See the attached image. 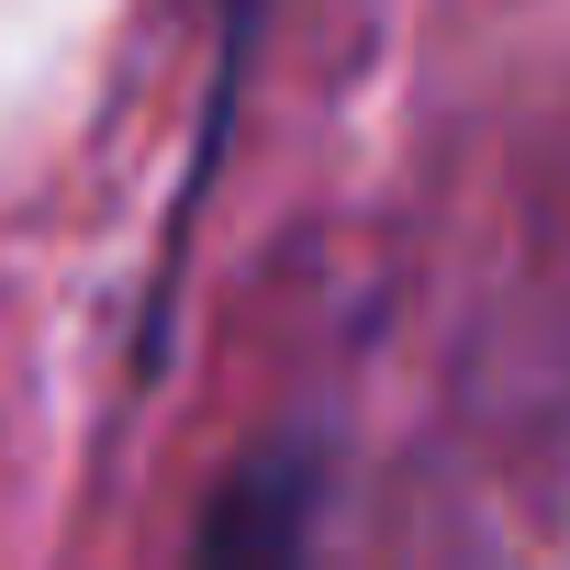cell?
I'll list each match as a JSON object with an SVG mask.
<instances>
[{"label": "cell", "mask_w": 570, "mask_h": 570, "mask_svg": "<svg viewBox=\"0 0 570 570\" xmlns=\"http://www.w3.org/2000/svg\"><path fill=\"white\" fill-rule=\"evenodd\" d=\"M303 559H314V448H268L213 492L190 570H303Z\"/></svg>", "instance_id": "1"}]
</instances>
